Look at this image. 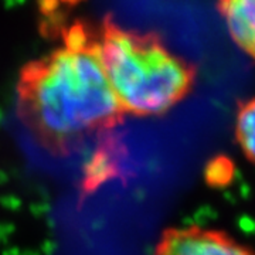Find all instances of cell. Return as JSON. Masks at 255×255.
I'll list each match as a JSON object with an SVG mask.
<instances>
[{"instance_id":"1","label":"cell","mask_w":255,"mask_h":255,"mask_svg":"<svg viewBox=\"0 0 255 255\" xmlns=\"http://www.w3.org/2000/svg\"><path fill=\"white\" fill-rule=\"evenodd\" d=\"M16 91L21 124L53 155L110 132L127 117L104 70L97 36L84 24L68 28L61 46L23 67Z\"/></svg>"},{"instance_id":"3","label":"cell","mask_w":255,"mask_h":255,"mask_svg":"<svg viewBox=\"0 0 255 255\" xmlns=\"http://www.w3.org/2000/svg\"><path fill=\"white\" fill-rule=\"evenodd\" d=\"M155 255H255L227 233L199 226L164 230Z\"/></svg>"},{"instance_id":"2","label":"cell","mask_w":255,"mask_h":255,"mask_svg":"<svg viewBox=\"0 0 255 255\" xmlns=\"http://www.w3.org/2000/svg\"><path fill=\"white\" fill-rule=\"evenodd\" d=\"M97 47L114 94L125 115L156 117L182 102L196 73L153 34L119 27L107 18Z\"/></svg>"},{"instance_id":"4","label":"cell","mask_w":255,"mask_h":255,"mask_svg":"<svg viewBox=\"0 0 255 255\" xmlns=\"http://www.w3.org/2000/svg\"><path fill=\"white\" fill-rule=\"evenodd\" d=\"M220 13L236 44L255 60V0H220Z\"/></svg>"},{"instance_id":"5","label":"cell","mask_w":255,"mask_h":255,"mask_svg":"<svg viewBox=\"0 0 255 255\" xmlns=\"http://www.w3.org/2000/svg\"><path fill=\"white\" fill-rule=\"evenodd\" d=\"M236 136L244 155L255 163V98L247 101L238 110Z\"/></svg>"}]
</instances>
